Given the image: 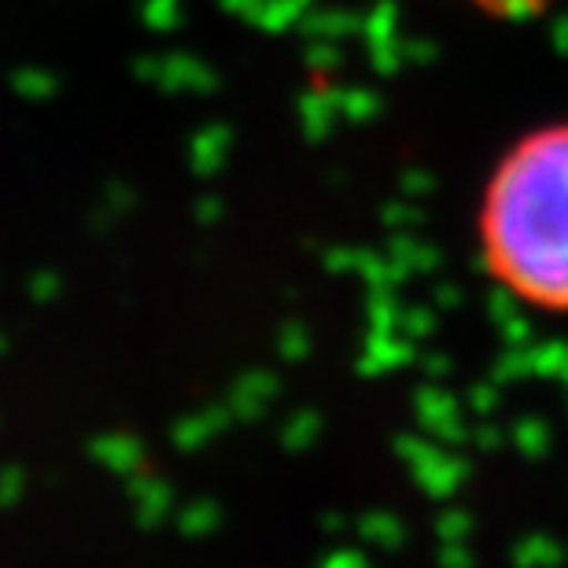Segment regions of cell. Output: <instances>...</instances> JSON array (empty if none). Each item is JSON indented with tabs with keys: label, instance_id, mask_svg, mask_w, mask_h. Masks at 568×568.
<instances>
[{
	"label": "cell",
	"instance_id": "obj_1",
	"mask_svg": "<svg viewBox=\"0 0 568 568\" xmlns=\"http://www.w3.org/2000/svg\"><path fill=\"white\" fill-rule=\"evenodd\" d=\"M476 236L506 295L539 314H568V122L525 133L498 159Z\"/></svg>",
	"mask_w": 568,
	"mask_h": 568
},
{
	"label": "cell",
	"instance_id": "obj_2",
	"mask_svg": "<svg viewBox=\"0 0 568 568\" xmlns=\"http://www.w3.org/2000/svg\"><path fill=\"white\" fill-rule=\"evenodd\" d=\"M469 8L484 11L491 19H503V22H514V19H531V16H542L554 0H465Z\"/></svg>",
	"mask_w": 568,
	"mask_h": 568
}]
</instances>
